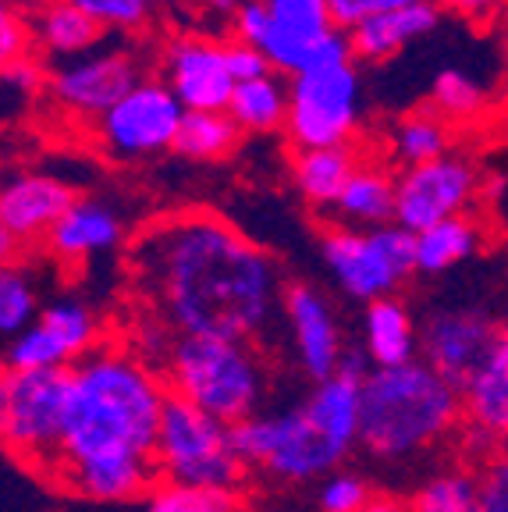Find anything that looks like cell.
<instances>
[{
    "label": "cell",
    "mask_w": 508,
    "mask_h": 512,
    "mask_svg": "<svg viewBox=\"0 0 508 512\" xmlns=\"http://www.w3.org/2000/svg\"><path fill=\"white\" fill-rule=\"evenodd\" d=\"M480 484V509L484 512H508V448L484 459L477 473Z\"/></svg>",
    "instance_id": "obj_39"
},
{
    "label": "cell",
    "mask_w": 508,
    "mask_h": 512,
    "mask_svg": "<svg viewBox=\"0 0 508 512\" xmlns=\"http://www.w3.org/2000/svg\"><path fill=\"white\" fill-rule=\"evenodd\" d=\"M160 374L175 399L192 402L228 427L263 413L270 392V363L263 345L235 338H171Z\"/></svg>",
    "instance_id": "obj_5"
},
{
    "label": "cell",
    "mask_w": 508,
    "mask_h": 512,
    "mask_svg": "<svg viewBox=\"0 0 508 512\" xmlns=\"http://www.w3.org/2000/svg\"><path fill=\"white\" fill-rule=\"evenodd\" d=\"M185 107L164 79H143L125 100L93 121V139L114 160H143L175 150Z\"/></svg>",
    "instance_id": "obj_13"
},
{
    "label": "cell",
    "mask_w": 508,
    "mask_h": 512,
    "mask_svg": "<svg viewBox=\"0 0 508 512\" xmlns=\"http://www.w3.org/2000/svg\"><path fill=\"white\" fill-rule=\"evenodd\" d=\"M29 29H32V50H40L50 64L72 61L89 50H96L100 43H107V36L75 0H54V4H36L29 11Z\"/></svg>",
    "instance_id": "obj_22"
},
{
    "label": "cell",
    "mask_w": 508,
    "mask_h": 512,
    "mask_svg": "<svg viewBox=\"0 0 508 512\" xmlns=\"http://www.w3.org/2000/svg\"><path fill=\"white\" fill-rule=\"evenodd\" d=\"M125 232V217H121L118 207L93 200V196H79L54 224L43 249L64 267H86L96 256L114 253L125 242Z\"/></svg>",
    "instance_id": "obj_20"
},
{
    "label": "cell",
    "mask_w": 508,
    "mask_h": 512,
    "mask_svg": "<svg viewBox=\"0 0 508 512\" xmlns=\"http://www.w3.org/2000/svg\"><path fill=\"white\" fill-rule=\"evenodd\" d=\"M164 82L185 111L224 114L235 96V75L228 68L224 40L207 36H175L164 47Z\"/></svg>",
    "instance_id": "obj_17"
},
{
    "label": "cell",
    "mask_w": 508,
    "mask_h": 512,
    "mask_svg": "<svg viewBox=\"0 0 508 512\" xmlns=\"http://www.w3.org/2000/svg\"><path fill=\"white\" fill-rule=\"evenodd\" d=\"M139 310L171 338H235L263 345L281 328L285 274L260 242L210 210L146 221L128 242Z\"/></svg>",
    "instance_id": "obj_1"
},
{
    "label": "cell",
    "mask_w": 508,
    "mask_h": 512,
    "mask_svg": "<svg viewBox=\"0 0 508 512\" xmlns=\"http://www.w3.org/2000/svg\"><path fill=\"white\" fill-rule=\"evenodd\" d=\"M231 121L242 132H278L288 121V82L285 75L270 72L263 79L239 82L228 104Z\"/></svg>",
    "instance_id": "obj_28"
},
{
    "label": "cell",
    "mask_w": 508,
    "mask_h": 512,
    "mask_svg": "<svg viewBox=\"0 0 508 512\" xmlns=\"http://www.w3.org/2000/svg\"><path fill=\"white\" fill-rule=\"evenodd\" d=\"M153 459H157V484L246 495L249 466L235 445V427L175 395H167Z\"/></svg>",
    "instance_id": "obj_7"
},
{
    "label": "cell",
    "mask_w": 508,
    "mask_h": 512,
    "mask_svg": "<svg viewBox=\"0 0 508 512\" xmlns=\"http://www.w3.org/2000/svg\"><path fill=\"white\" fill-rule=\"evenodd\" d=\"M40 89H47V68L36 64L32 57L4 68V72H0V121L25 114L29 100L40 93Z\"/></svg>",
    "instance_id": "obj_36"
},
{
    "label": "cell",
    "mask_w": 508,
    "mask_h": 512,
    "mask_svg": "<svg viewBox=\"0 0 508 512\" xmlns=\"http://www.w3.org/2000/svg\"><path fill=\"white\" fill-rule=\"evenodd\" d=\"M413 4H445V0H327L334 29H342V32H352L356 25H363L366 18L381 15V11L413 8Z\"/></svg>",
    "instance_id": "obj_38"
},
{
    "label": "cell",
    "mask_w": 508,
    "mask_h": 512,
    "mask_svg": "<svg viewBox=\"0 0 508 512\" xmlns=\"http://www.w3.org/2000/svg\"><path fill=\"white\" fill-rule=\"evenodd\" d=\"M484 249V228L473 214L441 221L416 235V274H445Z\"/></svg>",
    "instance_id": "obj_27"
},
{
    "label": "cell",
    "mask_w": 508,
    "mask_h": 512,
    "mask_svg": "<svg viewBox=\"0 0 508 512\" xmlns=\"http://www.w3.org/2000/svg\"><path fill=\"white\" fill-rule=\"evenodd\" d=\"M224 50H228V68H231V75H235V82H253V79H263V75L274 72L260 50H253L249 43L235 40V36L224 40Z\"/></svg>",
    "instance_id": "obj_40"
},
{
    "label": "cell",
    "mask_w": 508,
    "mask_h": 512,
    "mask_svg": "<svg viewBox=\"0 0 508 512\" xmlns=\"http://www.w3.org/2000/svg\"><path fill=\"white\" fill-rule=\"evenodd\" d=\"M370 370L359 345H352L342 370L285 409H263L235 427V445L249 473L278 484H313L342 470L359 448L363 377Z\"/></svg>",
    "instance_id": "obj_3"
},
{
    "label": "cell",
    "mask_w": 508,
    "mask_h": 512,
    "mask_svg": "<svg viewBox=\"0 0 508 512\" xmlns=\"http://www.w3.org/2000/svg\"><path fill=\"white\" fill-rule=\"evenodd\" d=\"M452 143H455L452 121L441 118L434 107H420V111L395 121L388 139V160L398 164V171L420 168V164H430V160L452 153Z\"/></svg>",
    "instance_id": "obj_26"
},
{
    "label": "cell",
    "mask_w": 508,
    "mask_h": 512,
    "mask_svg": "<svg viewBox=\"0 0 508 512\" xmlns=\"http://www.w3.org/2000/svg\"><path fill=\"white\" fill-rule=\"evenodd\" d=\"M462 409L469 448H480L484 459L501 452V441H508V324L498 328L484 367L462 388Z\"/></svg>",
    "instance_id": "obj_19"
},
{
    "label": "cell",
    "mask_w": 508,
    "mask_h": 512,
    "mask_svg": "<svg viewBox=\"0 0 508 512\" xmlns=\"http://www.w3.org/2000/svg\"><path fill=\"white\" fill-rule=\"evenodd\" d=\"M167 384L128 342H104L68 370L61 452L47 480L89 502H135L157 488Z\"/></svg>",
    "instance_id": "obj_2"
},
{
    "label": "cell",
    "mask_w": 508,
    "mask_h": 512,
    "mask_svg": "<svg viewBox=\"0 0 508 512\" xmlns=\"http://www.w3.org/2000/svg\"><path fill=\"white\" fill-rule=\"evenodd\" d=\"M68 413V370H22L0 363V448L32 473L54 470Z\"/></svg>",
    "instance_id": "obj_8"
},
{
    "label": "cell",
    "mask_w": 508,
    "mask_h": 512,
    "mask_svg": "<svg viewBox=\"0 0 508 512\" xmlns=\"http://www.w3.org/2000/svg\"><path fill=\"white\" fill-rule=\"evenodd\" d=\"M40 285L22 264H0V349L40 317Z\"/></svg>",
    "instance_id": "obj_30"
},
{
    "label": "cell",
    "mask_w": 508,
    "mask_h": 512,
    "mask_svg": "<svg viewBox=\"0 0 508 512\" xmlns=\"http://www.w3.org/2000/svg\"><path fill=\"white\" fill-rule=\"evenodd\" d=\"M413 512H484L480 509V484L477 473L452 466V470H437L423 480L409 498Z\"/></svg>",
    "instance_id": "obj_31"
},
{
    "label": "cell",
    "mask_w": 508,
    "mask_h": 512,
    "mask_svg": "<svg viewBox=\"0 0 508 512\" xmlns=\"http://www.w3.org/2000/svg\"><path fill=\"white\" fill-rule=\"evenodd\" d=\"M242 143V128L231 121V114H207L185 111L182 128H178L175 153L189 160H221Z\"/></svg>",
    "instance_id": "obj_29"
},
{
    "label": "cell",
    "mask_w": 508,
    "mask_h": 512,
    "mask_svg": "<svg viewBox=\"0 0 508 512\" xmlns=\"http://www.w3.org/2000/svg\"><path fill=\"white\" fill-rule=\"evenodd\" d=\"M366 512H413V509H409V502H402L395 495H377L374 502L366 505Z\"/></svg>",
    "instance_id": "obj_43"
},
{
    "label": "cell",
    "mask_w": 508,
    "mask_h": 512,
    "mask_svg": "<svg viewBox=\"0 0 508 512\" xmlns=\"http://www.w3.org/2000/svg\"><path fill=\"white\" fill-rule=\"evenodd\" d=\"M441 15H445V4H413V8L381 11L349 32L352 54H356V61H388L409 43L430 36L441 25Z\"/></svg>",
    "instance_id": "obj_23"
},
{
    "label": "cell",
    "mask_w": 508,
    "mask_h": 512,
    "mask_svg": "<svg viewBox=\"0 0 508 512\" xmlns=\"http://www.w3.org/2000/svg\"><path fill=\"white\" fill-rule=\"evenodd\" d=\"M79 200V192L64 178L40 171H15L0 178V224L15 235L18 246H43L64 210Z\"/></svg>",
    "instance_id": "obj_18"
},
{
    "label": "cell",
    "mask_w": 508,
    "mask_h": 512,
    "mask_svg": "<svg viewBox=\"0 0 508 512\" xmlns=\"http://www.w3.org/2000/svg\"><path fill=\"white\" fill-rule=\"evenodd\" d=\"M445 11L477 25V29H494L508 15V0H445Z\"/></svg>",
    "instance_id": "obj_41"
},
{
    "label": "cell",
    "mask_w": 508,
    "mask_h": 512,
    "mask_svg": "<svg viewBox=\"0 0 508 512\" xmlns=\"http://www.w3.org/2000/svg\"><path fill=\"white\" fill-rule=\"evenodd\" d=\"M18 253H22V246H18L15 235L0 224V264H18Z\"/></svg>",
    "instance_id": "obj_42"
},
{
    "label": "cell",
    "mask_w": 508,
    "mask_h": 512,
    "mask_svg": "<svg viewBox=\"0 0 508 512\" xmlns=\"http://www.w3.org/2000/svg\"><path fill=\"white\" fill-rule=\"evenodd\" d=\"M25 57H32L29 11L18 8L15 0H0V72Z\"/></svg>",
    "instance_id": "obj_37"
},
{
    "label": "cell",
    "mask_w": 508,
    "mask_h": 512,
    "mask_svg": "<svg viewBox=\"0 0 508 512\" xmlns=\"http://www.w3.org/2000/svg\"><path fill=\"white\" fill-rule=\"evenodd\" d=\"M430 107L445 121L459 125V121H473L484 114L487 93L477 75L462 72V68H441L430 82Z\"/></svg>",
    "instance_id": "obj_32"
},
{
    "label": "cell",
    "mask_w": 508,
    "mask_h": 512,
    "mask_svg": "<svg viewBox=\"0 0 508 512\" xmlns=\"http://www.w3.org/2000/svg\"><path fill=\"white\" fill-rule=\"evenodd\" d=\"M466 424L462 392L423 360L377 367L363 377L359 448L381 463L423 456Z\"/></svg>",
    "instance_id": "obj_4"
},
{
    "label": "cell",
    "mask_w": 508,
    "mask_h": 512,
    "mask_svg": "<svg viewBox=\"0 0 508 512\" xmlns=\"http://www.w3.org/2000/svg\"><path fill=\"white\" fill-rule=\"evenodd\" d=\"M327 221L338 228H384L395 224V175L384 168L381 160H359L349 185L338 196Z\"/></svg>",
    "instance_id": "obj_24"
},
{
    "label": "cell",
    "mask_w": 508,
    "mask_h": 512,
    "mask_svg": "<svg viewBox=\"0 0 508 512\" xmlns=\"http://www.w3.org/2000/svg\"><path fill=\"white\" fill-rule=\"evenodd\" d=\"M143 512H246V495H242V491L157 484V488L143 498Z\"/></svg>",
    "instance_id": "obj_33"
},
{
    "label": "cell",
    "mask_w": 508,
    "mask_h": 512,
    "mask_svg": "<svg viewBox=\"0 0 508 512\" xmlns=\"http://www.w3.org/2000/svg\"><path fill=\"white\" fill-rule=\"evenodd\" d=\"M104 317L82 296H57L43 303L40 317L0 349V363L22 370H72L107 342Z\"/></svg>",
    "instance_id": "obj_11"
},
{
    "label": "cell",
    "mask_w": 508,
    "mask_h": 512,
    "mask_svg": "<svg viewBox=\"0 0 508 512\" xmlns=\"http://www.w3.org/2000/svg\"><path fill=\"white\" fill-rule=\"evenodd\" d=\"M359 160L363 150L356 143L334 146V150H292V182L306 207H313L320 217L331 214Z\"/></svg>",
    "instance_id": "obj_25"
},
{
    "label": "cell",
    "mask_w": 508,
    "mask_h": 512,
    "mask_svg": "<svg viewBox=\"0 0 508 512\" xmlns=\"http://www.w3.org/2000/svg\"><path fill=\"white\" fill-rule=\"evenodd\" d=\"M36 4H54V0H36Z\"/></svg>",
    "instance_id": "obj_45"
},
{
    "label": "cell",
    "mask_w": 508,
    "mask_h": 512,
    "mask_svg": "<svg viewBox=\"0 0 508 512\" xmlns=\"http://www.w3.org/2000/svg\"><path fill=\"white\" fill-rule=\"evenodd\" d=\"M231 25L235 40L260 50L285 79L356 61L349 32L334 29L327 0H242Z\"/></svg>",
    "instance_id": "obj_6"
},
{
    "label": "cell",
    "mask_w": 508,
    "mask_h": 512,
    "mask_svg": "<svg viewBox=\"0 0 508 512\" xmlns=\"http://www.w3.org/2000/svg\"><path fill=\"white\" fill-rule=\"evenodd\" d=\"M498 320H491L480 310H434L423 320L420 331V360L434 367L452 388H466L480 367H484L487 352L498 338Z\"/></svg>",
    "instance_id": "obj_16"
},
{
    "label": "cell",
    "mask_w": 508,
    "mask_h": 512,
    "mask_svg": "<svg viewBox=\"0 0 508 512\" xmlns=\"http://www.w3.org/2000/svg\"><path fill=\"white\" fill-rule=\"evenodd\" d=\"M143 61L132 47H111L89 50L82 57L61 64H47V93L61 111L75 118L96 121L104 118L118 100H125L139 82H143Z\"/></svg>",
    "instance_id": "obj_14"
},
{
    "label": "cell",
    "mask_w": 508,
    "mask_h": 512,
    "mask_svg": "<svg viewBox=\"0 0 508 512\" xmlns=\"http://www.w3.org/2000/svg\"><path fill=\"white\" fill-rule=\"evenodd\" d=\"M505 64H508V36H505Z\"/></svg>",
    "instance_id": "obj_44"
},
{
    "label": "cell",
    "mask_w": 508,
    "mask_h": 512,
    "mask_svg": "<svg viewBox=\"0 0 508 512\" xmlns=\"http://www.w3.org/2000/svg\"><path fill=\"white\" fill-rule=\"evenodd\" d=\"M480 196V168L466 153H445V157L405 168L395 175V224L405 232H427L434 224L466 217L477 207Z\"/></svg>",
    "instance_id": "obj_12"
},
{
    "label": "cell",
    "mask_w": 508,
    "mask_h": 512,
    "mask_svg": "<svg viewBox=\"0 0 508 512\" xmlns=\"http://www.w3.org/2000/svg\"><path fill=\"white\" fill-rule=\"evenodd\" d=\"M281 324H285L288 349L295 367L310 384L327 381L342 370L352 345L345 342L338 313L331 299L310 281H288L281 299Z\"/></svg>",
    "instance_id": "obj_15"
},
{
    "label": "cell",
    "mask_w": 508,
    "mask_h": 512,
    "mask_svg": "<svg viewBox=\"0 0 508 512\" xmlns=\"http://www.w3.org/2000/svg\"><path fill=\"white\" fill-rule=\"evenodd\" d=\"M89 18H93L107 36L121 32H143L153 22L157 0H75Z\"/></svg>",
    "instance_id": "obj_35"
},
{
    "label": "cell",
    "mask_w": 508,
    "mask_h": 512,
    "mask_svg": "<svg viewBox=\"0 0 508 512\" xmlns=\"http://www.w3.org/2000/svg\"><path fill=\"white\" fill-rule=\"evenodd\" d=\"M320 260L334 288L366 306L398 296V288L416 274V235L398 224L384 228L327 224L320 235Z\"/></svg>",
    "instance_id": "obj_9"
},
{
    "label": "cell",
    "mask_w": 508,
    "mask_h": 512,
    "mask_svg": "<svg viewBox=\"0 0 508 512\" xmlns=\"http://www.w3.org/2000/svg\"><path fill=\"white\" fill-rule=\"evenodd\" d=\"M377 491L370 484V477L352 466L327 473L317 484V509L320 512H366V505L374 502Z\"/></svg>",
    "instance_id": "obj_34"
},
{
    "label": "cell",
    "mask_w": 508,
    "mask_h": 512,
    "mask_svg": "<svg viewBox=\"0 0 508 512\" xmlns=\"http://www.w3.org/2000/svg\"><path fill=\"white\" fill-rule=\"evenodd\" d=\"M359 352L366 356L370 370L420 360V328L402 299L388 296L366 303L359 320Z\"/></svg>",
    "instance_id": "obj_21"
},
{
    "label": "cell",
    "mask_w": 508,
    "mask_h": 512,
    "mask_svg": "<svg viewBox=\"0 0 508 512\" xmlns=\"http://www.w3.org/2000/svg\"><path fill=\"white\" fill-rule=\"evenodd\" d=\"M359 100H363V86H359L356 61L288 79L285 136L292 150L352 146L359 128Z\"/></svg>",
    "instance_id": "obj_10"
}]
</instances>
